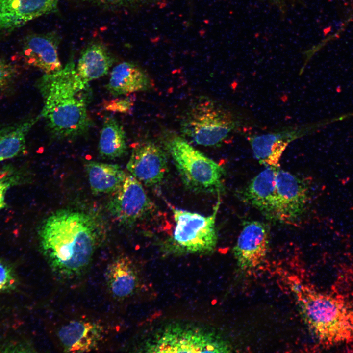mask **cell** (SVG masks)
<instances>
[{
    "mask_svg": "<svg viewBox=\"0 0 353 353\" xmlns=\"http://www.w3.org/2000/svg\"><path fill=\"white\" fill-rule=\"evenodd\" d=\"M57 0H0V32L12 31L58 11Z\"/></svg>",
    "mask_w": 353,
    "mask_h": 353,
    "instance_id": "7c38bea8",
    "label": "cell"
},
{
    "mask_svg": "<svg viewBox=\"0 0 353 353\" xmlns=\"http://www.w3.org/2000/svg\"><path fill=\"white\" fill-rule=\"evenodd\" d=\"M133 104V97L128 96L110 101L107 102L104 106L106 110L126 113L131 110Z\"/></svg>",
    "mask_w": 353,
    "mask_h": 353,
    "instance_id": "d4e9b609",
    "label": "cell"
},
{
    "mask_svg": "<svg viewBox=\"0 0 353 353\" xmlns=\"http://www.w3.org/2000/svg\"><path fill=\"white\" fill-rule=\"evenodd\" d=\"M15 284L16 278L12 269L0 260V292L12 289Z\"/></svg>",
    "mask_w": 353,
    "mask_h": 353,
    "instance_id": "cb8c5ba5",
    "label": "cell"
},
{
    "mask_svg": "<svg viewBox=\"0 0 353 353\" xmlns=\"http://www.w3.org/2000/svg\"><path fill=\"white\" fill-rule=\"evenodd\" d=\"M220 200L219 197L213 212L208 216L171 206L175 226L167 243V252L201 254L214 251L218 242L215 221Z\"/></svg>",
    "mask_w": 353,
    "mask_h": 353,
    "instance_id": "8992f818",
    "label": "cell"
},
{
    "mask_svg": "<svg viewBox=\"0 0 353 353\" xmlns=\"http://www.w3.org/2000/svg\"><path fill=\"white\" fill-rule=\"evenodd\" d=\"M107 281L109 289L114 297L126 298L131 295L137 286V274L128 259L120 258L109 267Z\"/></svg>",
    "mask_w": 353,
    "mask_h": 353,
    "instance_id": "ffe728a7",
    "label": "cell"
},
{
    "mask_svg": "<svg viewBox=\"0 0 353 353\" xmlns=\"http://www.w3.org/2000/svg\"><path fill=\"white\" fill-rule=\"evenodd\" d=\"M152 86L148 74L137 64L123 62L115 66L111 71L106 88L114 97L144 91Z\"/></svg>",
    "mask_w": 353,
    "mask_h": 353,
    "instance_id": "9a60e30c",
    "label": "cell"
},
{
    "mask_svg": "<svg viewBox=\"0 0 353 353\" xmlns=\"http://www.w3.org/2000/svg\"><path fill=\"white\" fill-rule=\"evenodd\" d=\"M150 353H227L230 344L214 331L192 325L172 324L146 343Z\"/></svg>",
    "mask_w": 353,
    "mask_h": 353,
    "instance_id": "52a82bcc",
    "label": "cell"
},
{
    "mask_svg": "<svg viewBox=\"0 0 353 353\" xmlns=\"http://www.w3.org/2000/svg\"><path fill=\"white\" fill-rule=\"evenodd\" d=\"M276 220L292 223L303 213L309 200V189L302 179L278 168L276 177Z\"/></svg>",
    "mask_w": 353,
    "mask_h": 353,
    "instance_id": "9c48e42d",
    "label": "cell"
},
{
    "mask_svg": "<svg viewBox=\"0 0 353 353\" xmlns=\"http://www.w3.org/2000/svg\"><path fill=\"white\" fill-rule=\"evenodd\" d=\"M113 62L107 47L101 42L93 41L82 50L76 70L84 81L89 82L107 75Z\"/></svg>",
    "mask_w": 353,
    "mask_h": 353,
    "instance_id": "ac0fdd59",
    "label": "cell"
},
{
    "mask_svg": "<svg viewBox=\"0 0 353 353\" xmlns=\"http://www.w3.org/2000/svg\"><path fill=\"white\" fill-rule=\"evenodd\" d=\"M94 3L102 7L110 9H121L129 8L143 2L145 0H91Z\"/></svg>",
    "mask_w": 353,
    "mask_h": 353,
    "instance_id": "484cf974",
    "label": "cell"
},
{
    "mask_svg": "<svg viewBox=\"0 0 353 353\" xmlns=\"http://www.w3.org/2000/svg\"><path fill=\"white\" fill-rule=\"evenodd\" d=\"M235 126L227 111L204 97L190 104L180 122V130L184 136L197 144L207 147L220 146Z\"/></svg>",
    "mask_w": 353,
    "mask_h": 353,
    "instance_id": "5b68a950",
    "label": "cell"
},
{
    "mask_svg": "<svg viewBox=\"0 0 353 353\" xmlns=\"http://www.w3.org/2000/svg\"><path fill=\"white\" fill-rule=\"evenodd\" d=\"M98 150L103 158L115 159L126 153V133L122 125L113 117L105 118L100 133Z\"/></svg>",
    "mask_w": 353,
    "mask_h": 353,
    "instance_id": "44dd1931",
    "label": "cell"
},
{
    "mask_svg": "<svg viewBox=\"0 0 353 353\" xmlns=\"http://www.w3.org/2000/svg\"><path fill=\"white\" fill-rule=\"evenodd\" d=\"M36 87L43 99L39 116L51 138L69 140L88 134L93 126L88 114L92 92L77 73L72 57L60 70L39 78Z\"/></svg>",
    "mask_w": 353,
    "mask_h": 353,
    "instance_id": "6da1fadb",
    "label": "cell"
},
{
    "mask_svg": "<svg viewBox=\"0 0 353 353\" xmlns=\"http://www.w3.org/2000/svg\"><path fill=\"white\" fill-rule=\"evenodd\" d=\"M86 169L91 190L96 194L114 192L126 175L118 164L90 161Z\"/></svg>",
    "mask_w": 353,
    "mask_h": 353,
    "instance_id": "d6986e66",
    "label": "cell"
},
{
    "mask_svg": "<svg viewBox=\"0 0 353 353\" xmlns=\"http://www.w3.org/2000/svg\"><path fill=\"white\" fill-rule=\"evenodd\" d=\"M294 291L302 317L318 340L334 343L353 336V310L343 301L304 285Z\"/></svg>",
    "mask_w": 353,
    "mask_h": 353,
    "instance_id": "3957f363",
    "label": "cell"
},
{
    "mask_svg": "<svg viewBox=\"0 0 353 353\" xmlns=\"http://www.w3.org/2000/svg\"><path fill=\"white\" fill-rule=\"evenodd\" d=\"M278 168L266 167L240 192L241 199L267 218L276 220V177Z\"/></svg>",
    "mask_w": 353,
    "mask_h": 353,
    "instance_id": "5bb4252c",
    "label": "cell"
},
{
    "mask_svg": "<svg viewBox=\"0 0 353 353\" xmlns=\"http://www.w3.org/2000/svg\"><path fill=\"white\" fill-rule=\"evenodd\" d=\"M271 0L273 1H274V2H277V1H280V0Z\"/></svg>",
    "mask_w": 353,
    "mask_h": 353,
    "instance_id": "83f0119b",
    "label": "cell"
},
{
    "mask_svg": "<svg viewBox=\"0 0 353 353\" xmlns=\"http://www.w3.org/2000/svg\"><path fill=\"white\" fill-rule=\"evenodd\" d=\"M295 131H282L250 137L253 154L260 164L279 168L282 155L291 141L297 137Z\"/></svg>",
    "mask_w": 353,
    "mask_h": 353,
    "instance_id": "e0dca14e",
    "label": "cell"
},
{
    "mask_svg": "<svg viewBox=\"0 0 353 353\" xmlns=\"http://www.w3.org/2000/svg\"><path fill=\"white\" fill-rule=\"evenodd\" d=\"M130 174L147 186L159 184L168 169L164 150L151 141H142L134 146L126 165Z\"/></svg>",
    "mask_w": 353,
    "mask_h": 353,
    "instance_id": "30bf717a",
    "label": "cell"
},
{
    "mask_svg": "<svg viewBox=\"0 0 353 353\" xmlns=\"http://www.w3.org/2000/svg\"><path fill=\"white\" fill-rule=\"evenodd\" d=\"M39 118V116L0 129V162L23 152L26 136Z\"/></svg>",
    "mask_w": 353,
    "mask_h": 353,
    "instance_id": "7402d4cb",
    "label": "cell"
},
{
    "mask_svg": "<svg viewBox=\"0 0 353 353\" xmlns=\"http://www.w3.org/2000/svg\"><path fill=\"white\" fill-rule=\"evenodd\" d=\"M94 223L87 214L69 209L52 213L38 231L44 254L54 272L63 277L82 273L96 247Z\"/></svg>",
    "mask_w": 353,
    "mask_h": 353,
    "instance_id": "7a4b0ae2",
    "label": "cell"
},
{
    "mask_svg": "<svg viewBox=\"0 0 353 353\" xmlns=\"http://www.w3.org/2000/svg\"><path fill=\"white\" fill-rule=\"evenodd\" d=\"M269 228L263 222L248 221L243 226L233 248V253L239 267L252 269L265 258L268 249Z\"/></svg>",
    "mask_w": 353,
    "mask_h": 353,
    "instance_id": "8fae6325",
    "label": "cell"
},
{
    "mask_svg": "<svg viewBox=\"0 0 353 353\" xmlns=\"http://www.w3.org/2000/svg\"><path fill=\"white\" fill-rule=\"evenodd\" d=\"M60 36L55 32L34 33L24 41L22 53L25 62L44 74H50L62 68L58 54Z\"/></svg>",
    "mask_w": 353,
    "mask_h": 353,
    "instance_id": "4fadbf2b",
    "label": "cell"
},
{
    "mask_svg": "<svg viewBox=\"0 0 353 353\" xmlns=\"http://www.w3.org/2000/svg\"><path fill=\"white\" fill-rule=\"evenodd\" d=\"M17 70L10 63L0 59V90L8 87L16 78Z\"/></svg>",
    "mask_w": 353,
    "mask_h": 353,
    "instance_id": "603a6c76",
    "label": "cell"
},
{
    "mask_svg": "<svg viewBox=\"0 0 353 353\" xmlns=\"http://www.w3.org/2000/svg\"><path fill=\"white\" fill-rule=\"evenodd\" d=\"M108 208L119 223L131 226L148 216L154 205L141 183L131 174H126L122 184L114 192Z\"/></svg>",
    "mask_w": 353,
    "mask_h": 353,
    "instance_id": "ba28073f",
    "label": "cell"
},
{
    "mask_svg": "<svg viewBox=\"0 0 353 353\" xmlns=\"http://www.w3.org/2000/svg\"><path fill=\"white\" fill-rule=\"evenodd\" d=\"M58 337L66 352H88L94 349L100 341L101 329L89 321H72L60 328Z\"/></svg>",
    "mask_w": 353,
    "mask_h": 353,
    "instance_id": "2e32d148",
    "label": "cell"
},
{
    "mask_svg": "<svg viewBox=\"0 0 353 353\" xmlns=\"http://www.w3.org/2000/svg\"><path fill=\"white\" fill-rule=\"evenodd\" d=\"M164 145L184 186L199 193H220L224 168L178 135L169 136Z\"/></svg>",
    "mask_w": 353,
    "mask_h": 353,
    "instance_id": "277c9868",
    "label": "cell"
},
{
    "mask_svg": "<svg viewBox=\"0 0 353 353\" xmlns=\"http://www.w3.org/2000/svg\"><path fill=\"white\" fill-rule=\"evenodd\" d=\"M16 178L9 172L4 171L0 172V211L6 205L5 197L6 192L10 187L15 184Z\"/></svg>",
    "mask_w": 353,
    "mask_h": 353,
    "instance_id": "4316f807",
    "label": "cell"
}]
</instances>
